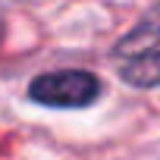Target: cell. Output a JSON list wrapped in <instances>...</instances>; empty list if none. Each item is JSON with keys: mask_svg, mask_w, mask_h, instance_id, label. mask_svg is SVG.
Masks as SVG:
<instances>
[{"mask_svg": "<svg viewBox=\"0 0 160 160\" xmlns=\"http://www.w3.org/2000/svg\"><path fill=\"white\" fill-rule=\"evenodd\" d=\"M116 53L122 57L119 75L129 85H144V88L160 85V25L157 22L138 25L129 38H122Z\"/></svg>", "mask_w": 160, "mask_h": 160, "instance_id": "1", "label": "cell"}, {"mask_svg": "<svg viewBox=\"0 0 160 160\" xmlns=\"http://www.w3.org/2000/svg\"><path fill=\"white\" fill-rule=\"evenodd\" d=\"M28 94L32 101L47 104V107H88L101 94V85L85 69H66V72L38 75L28 85Z\"/></svg>", "mask_w": 160, "mask_h": 160, "instance_id": "2", "label": "cell"}]
</instances>
